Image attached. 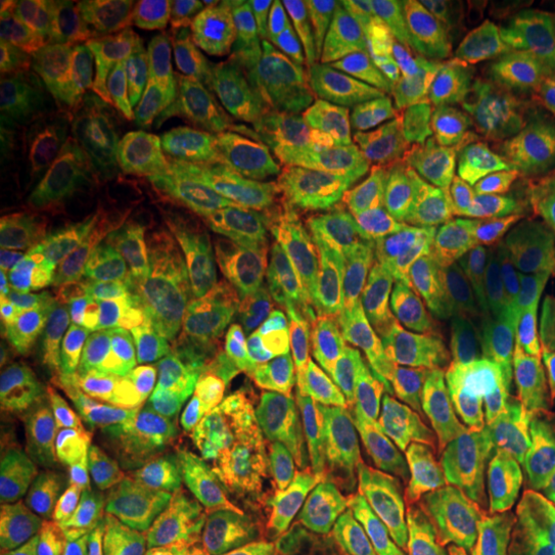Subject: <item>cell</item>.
Returning a JSON list of instances; mask_svg holds the SVG:
<instances>
[{"label": "cell", "mask_w": 555, "mask_h": 555, "mask_svg": "<svg viewBox=\"0 0 555 555\" xmlns=\"http://www.w3.org/2000/svg\"><path fill=\"white\" fill-rule=\"evenodd\" d=\"M180 343L227 397L253 450L294 433L301 304L288 275L232 227L219 229L178 304Z\"/></svg>", "instance_id": "6da1fadb"}, {"label": "cell", "mask_w": 555, "mask_h": 555, "mask_svg": "<svg viewBox=\"0 0 555 555\" xmlns=\"http://www.w3.org/2000/svg\"><path fill=\"white\" fill-rule=\"evenodd\" d=\"M245 446L221 388L189 347L172 343L75 486L69 515L86 527L147 525L185 486L232 463Z\"/></svg>", "instance_id": "7a4b0ae2"}, {"label": "cell", "mask_w": 555, "mask_h": 555, "mask_svg": "<svg viewBox=\"0 0 555 555\" xmlns=\"http://www.w3.org/2000/svg\"><path fill=\"white\" fill-rule=\"evenodd\" d=\"M137 266V247L88 180L3 191L0 275L9 307L39 319L75 314L134 281Z\"/></svg>", "instance_id": "3957f363"}, {"label": "cell", "mask_w": 555, "mask_h": 555, "mask_svg": "<svg viewBox=\"0 0 555 555\" xmlns=\"http://www.w3.org/2000/svg\"><path fill=\"white\" fill-rule=\"evenodd\" d=\"M440 245L386 304L388 322H399L422 296L446 291L504 327L535 337L555 332V268L522 221L450 183H440Z\"/></svg>", "instance_id": "277c9868"}, {"label": "cell", "mask_w": 555, "mask_h": 555, "mask_svg": "<svg viewBox=\"0 0 555 555\" xmlns=\"http://www.w3.org/2000/svg\"><path fill=\"white\" fill-rule=\"evenodd\" d=\"M180 296L142 275L108 291L69 317L62 337V384L78 442L101 440L142 397L178 319Z\"/></svg>", "instance_id": "5b68a950"}, {"label": "cell", "mask_w": 555, "mask_h": 555, "mask_svg": "<svg viewBox=\"0 0 555 555\" xmlns=\"http://www.w3.org/2000/svg\"><path fill=\"white\" fill-rule=\"evenodd\" d=\"M371 448L399 486L457 512L499 543H512L555 522V489L506 455L450 427L429 409L425 397L416 425Z\"/></svg>", "instance_id": "8992f818"}, {"label": "cell", "mask_w": 555, "mask_h": 555, "mask_svg": "<svg viewBox=\"0 0 555 555\" xmlns=\"http://www.w3.org/2000/svg\"><path fill=\"white\" fill-rule=\"evenodd\" d=\"M296 420L317 437L378 442L416 425L422 393L391 337L330 327L301 347L294 373Z\"/></svg>", "instance_id": "52a82bcc"}, {"label": "cell", "mask_w": 555, "mask_h": 555, "mask_svg": "<svg viewBox=\"0 0 555 555\" xmlns=\"http://www.w3.org/2000/svg\"><path fill=\"white\" fill-rule=\"evenodd\" d=\"M232 131L240 185L229 227L270 260L281 262L268 224V201L278 178L296 157L309 155L343 124L358 103L327 67L307 78L232 95L217 108Z\"/></svg>", "instance_id": "ba28073f"}, {"label": "cell", "mask_w": 555, "mask_h": 555, "mask_svg": "<svg viewBox=\"0 0 555 555\" xmlns=\"http://www.w3.org/2000/svg\"><path fill=\"white\" fill-rule=\"evenodd\" d=\"M185 116L119 108L80 137V172L137 247L144 275L165 283Z\"/></svg>", "instance_id": "9c48e42d"}, {"label": "cell", "mask_w": 555, "mask_h": 555, "mask_svg": "<svg viewBox=\"0 0 555 555\" xmlns=\"http://www.w3.org/2000/svg\"><path fill=\"white\" fill-rule=\"evenodd\" d=\"M404 367L422 393L476 409H555L540 337L476 317H442L409 332Z\"/></svg>", "instance_id": "30bf717a"}, {"label": "cell", "mask_w": 555, "mask_h": 555, "mask_svg": "<svg viewBox=\"0 0 555 555\" xmlns=\"http://www.w3.org/2000/svg\"><path fill=\"white\" fill-rule=\"evenodd\" d=\"M327 0H211L193 5L204 44L242 93L288 86L332 60Z\"/></svg>", "instance_id": "8fae6325"}, {"label": "cell", "mask_w": 555, "mask_h": 555, "mask_svg": "<svg viewBox=\"0 0 555 555\" xmlns=\"http://www.w3.org/2000/svg\"><path fill=\"white\" fill-rule=\"evenodd\" d=\"M129 60L124 106L189 116L240 95L211 57L193 5L144 0L127 3Z\"/></svg>", "instance_id": "7c38bea8"}, {"label": "cell", "mask_w": 555, "mask_h": 555, "mask_svg": "<svg viewBox=\"0 0 555 555\" xmlns=\"http://www.w3.org/2000/svg\"><path fill=\"white\" fill-rule=\"evenodd\" d=\"M425 86L437 157L450 185L496 201L522 221L532 159L486 108L474 69L427 78Z\"/></svg>", "instance_id": "4fadbf2b"}, {"label": "cell", "mask_w": 555, "mask_h": 555, "mask_svg": "<svg viewBox=\"0 0 555 555\" xmlns=\"http://www.w3.org/2000/svg\"><path fill=\"white\" fill-rule=\"evenodd\" d=\"M234 137L214 108L183 119L165 283L183 296L214 234L234 214Z\"/></svg>", "instance_id": "5bb4252c"}, {"label": "cell", "mask_w": 555, "mask_h": 555, "mask_svg": "<svg viewBox=\"0 0 555 555\" xmlns=\"http://www.w3.org/2000/svg\"><path fill=\"white\" fill-rule=\"evenodd\" d=\"M429 103L422 80L388 88L367 121L373 196L384 201L409 227L437 249L442 234L440 183L427 155Z\"/></svg>", "instance_id": "9a60e30c"}, {"label": "cell", "mask_w": 555, "mask_h": 555, "mask_svg": "<svg viewBox=\"0 0 555 555\" xmlns=\"http://www.w3.org/2000/svg\"><path fill=\"white\" fill-rule=\"evenodd\" d=\"M41 5L29 0L3 3V44H0V88L3 101L31 111L73 137H86L106 121L121 103L106 90L80 78L75 69L37 39Z\"/></svg>", "instance_id": "2e32d148"}, {"label": "cell", "mask_w": 555, "mask_h": 555, "mask_svg": "<svg viewBox=\"0 0 555 555\" xmlns=\"http://www.w3.org/2000/svg\"><path fill=\"white\" fill-rule=\"evenodd\" d=\"M486 108L517 134L555 142V3L512 18L476 65Z\"/></svg>", "instance_id": "e0dca14e"}, {"label": "cell", "mask_w": 555, "mask_h": 555, "mask_svg": "<svg viewBox=\"0 0 555 555\" xmlns=\"http://www.w3.org/2000/svg\"><path fill=\"white\" fill-rule=\"evenodd\" d=\"M435 255L393 208L371 198L356 245L335 278L337 307L358 322H376L386 304Z\"/></svg>", "instance_id": "ac0fdd59"}, {"label": "cell", "mask_w": 555, "mask_h": 555, "mask_svg": "<svg viewBox=\"0 0 555 555\" xmlns=\"http://www.w3.org/2000/svg\"><path fill=\"white\" fill-rule=\"evenodd\" d=\"M37 39L69 69L124 106L129 29L119 0H54L41 5Z\"/></svg>", "instance_id": "d6986e66"}, {"label": "cell", "mask_w": 555, "mask_h": 555, "mask_svg": "<svg viewBox=\"0 0 555 555\" xmlns=\"http://www.w3.org/2000/svg\"><path fill=\"white\" fill-rule=\"evenodd\" d=\"M429 3L352 0L332 26V60L360 75H409L427 44Z\"/></svg>", "instance_id": "ffe728a7"}, {"label": "cell", "mask_w": 555, "mask_h": 555, "mask_svg": "<svg viewBox=\"0 0 555 555\" xmlns=\"http://www.w3.org/2000/svg\"><path fill=\"white\" fill-rule=\"evenodd\" d=\"M314 185L324 253L330 266H339L356 245L373 196L371 137L358 111L314 150Z\"/></svg>", "instance_id": "44dd1931"}, {"label": "cell", "mask_w": 555, "mask_h": 555, "mask_svg": "<svg viewBox=\"0 0 555 555\" xmlns=\"http://www.w3.org/2000/svg\"><path fill=\"white\" fill-rule=\"evenodd\" d=\"M268 224L281 262L319 301H335L337 283L324 253L314 185V152L296 157L268 201Z\"/></svg>", "instance_id": "7402d4cb"}, {"label": "cell", "mask_w": 555, "mask_h": 555, "mask_svg": "<svg viewBox=\"0 0 555 555\" xmlns=\"http://www.w3.org/2000/svg\"><path fill=\"white\" fill-rule=\"evenodd\" d=\"M425 399L450 427L506 455L555 489V409H476Z\"/></svg>", "instance_id": "603a6c76"}, {"label": "cell", "mask_w": 555, "mask_h": 555, "mask_svg": "<svg viewBox=\"0 0 555 555\" xmlns=\"http://www.w3.org/2000/svg\"><path fill=\"white\" fill-rule=\"evenodd\" d=\"M80 170V139L16 103H0V176L5 189L54 183Z\"/></svg>", "instance_id": "cb8c5ba5"}, {"label": "cell", "mask_w": 555, "mask_h": 555, "mask_svg": "<svg viewBox=\"0 0 555 555\" xmlns=\"http://www.w3.org/2000/svg\"><path fill=\"white\" fill-rule=\"evenodd\" d=\"M512 24L506 3L496 0H437L427 13V78L476 69L489 41Z\"/></svg>", "instance_id": "d4e9b609"}, {"label": "cell", "mask_w": 555, "mask_h": 555, "mask_svg": "<svg viewBox=\"0 0 555 555\" xmlns=\"http://www.w3.org/2000/svg\"><path fill=\"white\" fill-rule=\"evenodd\" d=\"M0 555H116V547L90 532L41 530L3 543Z\"/></svg>", "instance_id": "484cf974"}, {"label": "cell", "mask_w": 555, "mask_h": 555, "mask_svg": "<svg viewBox=\"0 0 555 555\" xmlns=\"http://www.w3.org/2000/svg\"><path fill=\"white\" fill-rule=\"evenodd\" d=\"M522 224L535 229L555 262V155L532 159Z\"/></svg>", "instance_id": "4316f807"}, {"label": "cell", "mask_w": 555, "mask_h": 555, "mask_svg": "<svg viewBox=\"0 0 555 555\" xmlns=\"http://www.w3.org/2000/svg\"><path fill=\"white\" fill-rule=\"evenodd\" d=\"M322 532V522L278 527V530H266L249 522V540L242 555H311Z\"/></svg>", "instance_id": "83f0119b"}, {"label": "cell", "mask_w": 555, "mask_h": 555, "mask_svg": "<svg viewBox=\"0 0 555 555\" xmlns=\"http://www.w3.org/2000/svg\"><path fill=\"white\" fill-rule=\"evenodd\" d=\"M409 545H412V555H496L489 547L468 543V540L455 538L448 530H437L433 525L412 527Z\"/></svg>", "instance_id": "f1b7e54d"}, {"label": "cell", "mask_w": 555, "mask_h": 555, "mask_svg": "<svg viewBox=\"0 0 555 555\" xmlns=\"http://www.w3.org/2000/svg\"><path fill=\"white\" fill-rule=\"evenodd\" d=\"M512 555H555V522L504 543Z\"/></svg>", "instance_id": "f546056e"}, {"label": "cell", "mask_w": 555, "mask_h": 555, "mask_svg": "<svg viewBox=\"0 0 555 555\" xmlns=\"http://www.w3.org/2000/svg\"><path fill=\"white\" fill-rule=\"evenodd\" d=\"M247 540H249V522L242 527V530L232 532V535L221 538L217 545H211L206 553H201V555H242L247 547Z\"/></svg>", "instance_id": "4dcf8cb0"}, {"label": "cell", "mask_w": 555, "mask_h": 555, "mask_svg": "<svg viewBox=\"0 0 555 555\" xmlns=\"http://www.w3.org/2000/svg\"><path fill=\"white\" fill-rule=\"evenodd\" d=\"M540 343H543V350H545L547 378H551V384H553V388H555V332H551V335L540 337Z\"/></svg>", "instance_id": "1f68e13d"}, {"label": "cell", "mask_w": 555, "mask_h": 555, "mask_svg": "<svg viewBox=\"0 0 555 555\" xmlns=\"http://www.w3.org/2000/svg\"><path fill=\"white\" fill-rule=\"evenodd\" d=\"M322 555H335V553H322Z\"/></svg>", "instance_id": "d6a6232c"}]
</instances>
